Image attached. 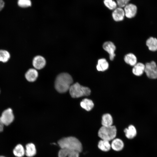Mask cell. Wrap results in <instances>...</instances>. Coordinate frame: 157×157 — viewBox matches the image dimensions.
<instances>
[{"instance_id":"obj_1","label":"cell","mask_w":157,"mask_h":157,"mask_svg":"<svg viewBox=\"0 0 157 157\" xmlns=\"http://www.w3.org/2000/svg\"><path fill=\"white\" fill-rule=\"evenodd\" d=\"M73 82L72 78L70 74L66 73H62L56 78L55 87L58 92L65 93L69 90Z\"/></svg>"},{"instance_id":"obj_2","label":"cell","mask_w":157,"mask_h":157,"mask_svg":"<svg viewBox=\"0 0 157 157\" xmlns=\"http://www.w3.org/2000/svg\"><path fill=\"white\" fill-rule=\"evenodd\" d=\"M58 144L61 149L71 150L79 153L82 150V146L80 141L76 138L68 137L59 140Z\"/></svg>"},{"instance_id":"obj_3","label":"cell","mask_w":157,"mask_h":157,"mask_svg":"<svg viewBox=\"0 0 157 157\" xmlns=\"http://www.w3.org/2000/svg\"><path fill=\"white\" fill-rule=\"evenodd\" d=\"M69 90L71 96L73 98L88 96L91 93V90L89 88L81 85L78 83L72 84Z\"/></svg>"},{"instance_id":"obj_4","label":"cell","mask_w":157,"mask_h":157,"mask_svg":"<svg viewBox=\"0 0 157 157\" xmlns=\"http://www.w3.org/2000/svg\"><path fill=\"white\" fill-rule=\"evenodd\" d=\"M117 129L115 126H102L99 130L98 135L102 140L110 141L116 137Z\"/></svg>"},{"instance_id":"obj_5","label":"cell","mask_w":157,"mask_h":157,"mask_svg":"<svg viewBox=\"0 0 157 157\" xmlns=\"http://www.w3.org/2000/svg\"><path fill=\"white\" fill-rule=\"evenodd\" d=\"M144 72L147 77L152 79L157 78V64L154 61L147 63Z\"/></svg>"},{"instance_id":"obj_6","label":"cell","mask_w":157,"mask_h":157,"mask_svg":"<svg viewBox=\"0 0 157 157\" xmlns=\"http://www.w3.org/2000/svg\"><path fill=\"white\" fill-rule=\"evenodd\" d=\"M0 117L4 125L8 126L14 120L15 117L12 109L8 108L5 110L1 113Z\"/></svg>"},{"instance_id":"obj_7","label":"cell","mask_w":157,"mask_h":157,"mask_svg":"<svg viewBox=\"0 0 157 157\" xmlns=\"http://www.w3.org/2000/svg\"><path fill=\"white\" fill-rule=\"evenodd\" d=\"M102 47L104 50L109 54L110 59L113 60L115 56V52L116 49L114 44L111 41H106L104 43Z\"/></svg>"},{"instance_id":"obj_8","label":"cell","mask_w":157,"mask_h":157,"mask_svg":"<svg viewBox=\"0 0 157 157\" xmlns=\"http://www.w3.org/2000/svg\"><path fill=\"white\" fill-rule=\"evenodd\" d=\"M124 11L125 16L127 18H131L136 15L137 12V7L133 4H128L124 7Z\"/></svg>"},{"instance_id":"obj_9","label":"cell","mask_w":157,"mask_h":157,"mask_svg":"<svg viewBox=\"0 0 157 157\" xmlns=\"http://www.w3.org/2000/svg\"><path fill=\"white\" fill-rule=\"evenodd\" d=\"M32 63L35 69H40L45 66L46 61L43 57L38 55L34 57Z\"/></svg>"},{"instance_id":"obj_10","label":"cell","mask_w":157,"mask_h":157,"mask_svg":"<svg viewBox=\"0 0 157 157\" xmlns=\"http://www.w3.org/2000/svg\"><path fill=\"white\" fill-rule=\"evenodd\" d=\"M125 16L124 10L122 8L117 7L113 10L112 13V17L116 22L122 21Z\"/></svg>"},{"instance_id":"obj_11","label":"cell","mask_w":157,"mask_h":157,"mask_svg":"<svg viewBox=\"0 0 157 157\" xmlns=\"http://www.w3.org/2000/svg\"><path fill=\"white\" fill-rule=\"evenodd\" d=\"M79 153L76 151L61 149L58 153V157H79Z\"/></svg>"},{"instance_id":"obj_12","label":"cell","mask_w":157,"mask_h":157,"mask_svg":"<svg viewBox=\"0 0 157 157\" xmlns=\"http://www.w3.org/2000/svg\"><path fill=\"white\" fill-rule=\"evenodd\" d=\"M38 72L36 69L34 68L29 69L26 73L25 76L26 80L29 82H33L37 79Z\"/></svg>"},{"instance_id":"obj_13","label":"cell","mask_w":157,"mask_h":157,"mask_svg":"<svg viewBox=\"0 0 157 157\" xmlns=\"http://www.w3.org/2000/svg\"><path fill=\"white\" fill-rule=\"evenodd\" d=\"M133 67L132 69V73L136 76H140L144 72L145 64L142 63H137Z\"/></svg>"},{"instance_id":"obj_14","label":"cell","mask_w":157,"mask_h":157,"mask_svg":"<svg viewBox=\"0 0 157 157\" xmlns=\"http://www.w3.org/2000/svg\"><path fill=\"white\" fill-rule=\"evenodd\" d=\"M146 44L149 50L151 51H157V38L150 37L147 39Z\"/></svg>"},{"instance_id":"obj_15","label":"cell","mask_w":157,"mask_h":157,"mask_svg":"<svg viewBox=\"0 0 157 157\" xmlns=\"http://www.w3.org/2000/svg\"><path fill=\"white\" fill-rule=\"evenodd\" d=\"M109 66V63L106 60L105 58H101L98 60L96 68L99 71L103 72L107 70Z\"/></svg>"},{"instance_id":"obj_16","label":"cell","mask_w":157,"mask_h":157,"mask_svg":"<svg viewBox=\"0 0 157 157\" xmlns=\"http://www.w3.org/2000/svg\"><path fill=\"white\" fill-rule=\"evenodd\" d=\"M124 60L126 64L132 66H133L137 63L136 56L132 53L126 54L124 57Z\"/></svg>"},{"instance_id":"obj_17","label":"cell","mask_w":157,"mask_h":157,"mask_svg":"<svg viewBox=\"0 0 157 157\" xmlns=\"http://www.w3.org/2000/svg\"><path fill=\"white\" fill-rule=\"evenodd\" d=\"M81 107L87 111L91 110L94 106V104L92 101L89 99L85 98L80 102Z\"/></svg>"},{"instance_id":"obj_18","label":"cell","mask_w":157,"mask_h":157,"mask_svg":"<svg viewBox=\"0 0 157 157\" xmlns=\"http://www.w3.org/2000/svg\"><path fill=\"white\" fill-rule=\"evenodd\" d=\"M36 153V147L32 143L27 144L26 146L25 154L28 157H32L35 156Z\"/></svg>"},{"instance_id":"obj_19","label":"cell","mask_w":157,"mask_h":157,"mask_svg":"<svg viewBox=\"0 0 157 157\" xmlns=\"http://www.w3.org/2000/svg\"><path fill=\"white\" fill-rule=\"evenodd\" d=\"M124 144L122 140L119 138L114 139L112 141L111 147L115 151H119L122 150L123 148Z\"/></svg>"},{"instance_id":"obj_20","label":"cell","mask_w":157,"mask_h":157,"mask_svg":"<svg viewBox=\"0 0 157 157\" xmlns=\"http://www.w3.org/2000/svg\"><path fill=\"white\" fill-rule=\"evenodd\" d=\"M124 131L126 137L129 139H132L137 134V131L135 127L133 125H130L128 128L124 129Z\"/></svg>"},{"instance_id":"obj_21","label":"cell","mask_w":157,"mask_h":157,"mask_svg":"<svg viewBox=\"0 0 157 157\" xmlns=\"http://www.w3.org/2000/svg\"><path fill=\"white\" fill-rule=\"evenodd\" d=\"M113 119L111 115L109 113L103 115L102 117L101 124L102 126H108L112 125Z\"/></svg>"},{"instance_id":"obj_22","label":"cell","mask_w":157,"mask_h":157,"mask_svg":"<svg viewBox=\"0 0 157 157\" xmlns=\"http://www.w3.org/2000/svg\"><path fill=\"white\" fill-rule=\"evenodd\" d=\"M98 145L99 148L104 151H109L111 147L109 141L103 140H101L99 142Z\"/></svg>"},{"instance_id":"obj_23","label":"cell","mask_w":157,"mask_h":157,"mask_svg":"<svg viewBox=\"0 0 157 157\" xmlns=\"http://www.w3.org/2000/svg\"><path fill=\"white\" fill-rule=\"evenodd\" d=\"M14 154L17 157H22L25 154V150L22 145L18 144L13 150Z\"/></svg>"},{"instance_id":"obj_24","label":"cell","mask_w":157,"mask_h":157,"mask_svg":"<svg viewBox=\"0 0 157 157\" xmlns=\"http://www.w3.org/2000/svg\"><path fill=\"white\" fill-rule=\"evenodd\" d=\"M10 53L7 51L0 49V62L6 63L8 62L10 58Z\"/></svg>"},{"instance_id":"obj_25","label":"cell","mask_w":157,"mask_h":157,"mask_svg":"<svg viewBox=\"0 0 157 157\" xmlns=\"http://www.w3.org/2000/svg\"><path fill=\"white\" fill-rule=\"evenodd\" d=\"M105 5L109 9L114 10L117 8L116 2L113 0H104Z\"/></svg>"},{"instance_id":"obj_26","label":"cell","mask_w":157,"mask_h":157,"mask_svg":"<svg viewBox=\"0 0 157 157\" xmlns=\"http://www.w3.org/2000/svg\"><path fill=\"white\" fill-rule=\"evenodd\" d=\"M18 4L19 6L22 8H26L31 6L30 0H18Z\"/></svg>"},{"instance_id":"obj_27","label":"cell","mask_w":157,"mask_h":157,"mask_svg":"<svg viewBox=\"0 0 157 157\" xmlns=\"http://www.w3.org/2000/svg\"><path fill=\"white\" fill-rule=\"evenodd\" d=\"M117 5L119 7H124L128 3L126 0H116Z\"/></svg>"},{"instance_id":"obj_28","label":"cell","mask_w":157,"mask_h":157,"mask_svg":"<svg viewBox=\"0 0 157 157\" xmlns=\"http://www.w3.org/2000/svg\"><path fill=\"white\" fill-rule=\"evenodd\" d=\"M4 125L2 123L0 117V132H2L3 130Z\"/></svg>"},{"instance_id":"obj_29","label":"cell","mask_w":157,"mask_h":157,"mask_svg":"<svg viewBox=\"0 0 157 157\" xmlns=\"http://www.w3.org/2000/svg\"><path fill=\"white\" fill-rule=\"evenodd\" d=\"M4 3L2 0H0V11L4 7Z\"/></svg>"},{"instance_id":"obj_30","label":"cell","mask_w":157,"mask_h":157,"mask_svg":"<svg viewBox=\"0 0 157 157\" xmlns=\"http://www.w3.org/2000/svg\"><path fill=\"white\" fill-rule=\"evenodd\" d=\"M126 1L128 2L129 3V1H130V0H126Z\"/></svg>"},{"instance_id":"obj_31","label":"cell","mask_w":157,"mask_h":157,"mask_svg":"<svg viewBox=\"0 0 157 157\" xmlns=\"http://www.w3.org/2000/svg\"><path fill=\"white\" fill-rule=\"evenodd\" d=\"M0 157H5L3 156H0Z\"/></svg>"},{"instance_id":"obj_32","label":"cell","mask_w":157,"mask_h":157,"mask_svg":"<svg viewBox=\"0 0 157 157\" xmlns=\"http://www.w3.org/2000/svg\"></svg>"}]
</instances>
